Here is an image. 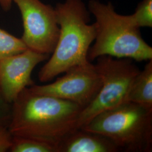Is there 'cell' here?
<instances>
[{"mask_svg":"<svg viewBox=\"0 0 152 152\" xmlns=\"http://www.w3.org/2000/svg\"><path fill=\"white\" fill-rule=\"evenodd\" d=\"M83 108L60 98L39 95L24 88L12 102L9 129L14 136L48 142L56 147L77 129Z\"/></svg>","mask_w":152,"mask_h":152,"instance_id":"6da1fadb","label":"cell"},{"mask_svg":"<svg viewBox=\"0 0 152 152\" xmlns=\"http://www.w3.org/2000/svg\"><path fill=\"white\" fill-rule=\"evenodd\" d=\"M55 10L60 33L52 56L38 73L42 82L89 62L88 52L96 36L95 26L89 24L90 12L82 0H65Z\"/></svg>","mask_w":152,"mask_h":152,"instance_id":"7a4b0ae2","label":"cell"},{"mask_svg":"<svg viewBox=\"0 0 152 152\" xmlns=\"http://www.w3.org/2000/svg\"><path fill=\"white\" fill-rule=\"evenodd\" d=\"M88 10L95 18V43L88 50L90 61L102 56L127 58L137 61L152 59V48L141 36L140 28L129 15L118 14L111 2L90 0Z\"/></svg>","mask_w":152,"mask_h":152,"instance_id":"3957f363","label":"cell"},{"mask_svg":"<svg viewBox=\"0 0 152 152\" xmlns=\"http://www.w3.org/2000/svg\"><path fill=\"white\" fill-rule=\"evenodd\" d=\"M81 129L107 137L120 151L152 152V110L136 104L104 111Z\"/></svg>","mask_w":152,"mask_h":152,"instance_id":"277c9868","label":"cell"},{"mask_svg":"<svg viewBox=\"0 0 152 152\" xmlns=\"http://www.w3.org/2000/svg\"><path fill=\"white\" fill-rule=\"evenodd\" d=\"M97 59L95 65L102 77V86L92 102L82 110L77 129L87 125L98 114L127 102L131 84L140 71L130 59L110 56Z\"/></svg>","mask_w":152,"mask_h":152,"instance_id":"5b68a950","label":"cell"},{"mask_svg":"<svg viewBox=\"0 0 152 152\" xmlns=\"http://www.w3.org/2000/svg\"><path fill=\"white\" fill-rule=\"evenodd\" d=\"M22 15L21 39L28 49L39 53L52 54L60 33L55 8L40 0H12Z\"/></svg>","mask_w":152,"mask_h":152,"instance_id":"8992f818","label":"cell"},{"mask_svg":"<svg viewBox=\"0 0 152 152\" xmlns=\"http://www.w3.org/2000/svg\"><path fill=\"white\" fill-rule=\"evenodd\" d=\"M54 82L28 87L35 94L60 98L75 103L83 109L96 96L102 86V77L90 61L72 67Z\"/></svg>","mask_w":152,"mask_h":152,"instance_id":"52a82bcc","label":"cell"},{"mask_svg":"<svg viewBox=\"0 0 152 152\" xmlns=\"http://www.w3.org/2000/svg\"><path fill=\"white\" fill-rule=\"evenodd\" d=\"M49 56L27 49L0 60V91L7 102L12 103L24 88L34 84L31 78L34 68Z\"/></svg>","mask_w":152,"mask_h":152,"instance_id":"ba28073f","label":"cell"},{"mask_svg":"<svg viewBox=\"0 0 152 152\" xmlns=\"http://www.w3.org/2000/svg\"><path fill=\"white\" fill-rule=\"evenodd\" d=\"M118 148L107 137L82 129L72 131L57 145V152H117Z\"/></svg>","mask_w":152,"mask_h":152,"instance_id":"9c48e42d","label":"cell"},{"mask_svg":"<svg viewBox=\"0 0 152 152\" xmlns=\"http://www.w3.org/2000/svg\"><path fill=\"white\" fill-rule=\"evenodd\" d=\"M127 102L152 110V59L135 77L131 86Z\"/></svg>","mask_w":152,"mask_h":152,"instance_id":"30bf717a","label":"cell"},{"mask_svg":"<svg viewBox=\"0 0 152 152\" xmlns=\"http://www.w3.org/2000/svg\"><path fill=\"white\" fill-rule=\"evenodd\" d=\"M11 152H57L56 147L48 142L37 140L14 136Z\"/></svg>","mask_w":152,"mask_h":152,"instance_id":"8fae6325","label":"cell"},{"mask_svg":"<svg viewBox=\"0 0 152 152\" xmlns=\"http://www.w3.org/2000/svg\"><path fill=\"white\" fill-rule=\"evenodd\" d=\"M27 49L21 38L0 28V60L19 54Z\"/></svg>","mask_w":152,"mask_h":152,"instance_id":"7c38bea8","label":"cell"},{"mask_svg":"<svg viewBox=\"0 0 152 152\" xmlns=\"http://www.w3.org/2000/svg\"><path fill=\"white\" fill-rule=\"evenodd\" d=\"M131 22L136 27H152V0H142L134 13L129 15Z\"/></svg>","mask_w":152,"mask_h":152,"instance_id":"4fadbf2b","label":"cell"},{"mask_svg":"<svg viewBox=\"0 0 152 152\" xmlns=\"http://www.w3.org/2000/svg\"><path fill=\"white\" fill-rule=\"evenodd\" d=\"M12 114V103L7 102L0 91V127H9Z\"/></svg>","mask_w":152,"mask_h":152,"instance_id":"5bb4252c","label":"cell"},{"mask_svg":"<svg viewBox=\"0 0 152 152\" xmlns=\"http://www.w3.org/2000/svg\"><path fill=\"white\" fill-rule=\"evenodd\" d=\"M14 135L8 127H0V152L10 151Z\"/></svg>","mask_w":152,"mask_h":152,"instance_id":"9a60e30c","label":"cell"},{"mask_svg":"<svg viewBox=\"0 0 152 152\" xmlns=\"http://www.w3.org/2000/svg\"><path fill=\"white\" fill-rule=\"evenodd\" d=\"M12 0H0V6L5 11H8L11 8Z\"/></svg>","mask_w":152,"mask_h":152,"instance_id":"2e32d148","label":"cell"}]
</instances>
